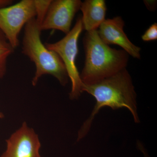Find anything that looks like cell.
Masks as SVG:
<instances>
[{
	"instance_id": "obj_16",
	"label": "cell",
	"mask_w": 157,
	"mask_h": 157,
	"mask_svg": "<svg viewBox=\"0 0 157 157\" xmlns=\"http://www.w3.org/2000/svg\"><path fill=\"white\" fill-rule=\"evenodd\" d=\"M138 147H139V148L141 150V151L143 152L144 154V156L145 157H148L147 156V155L146 152L144 151V148L143 146H142V145H141V144L140 143H139V142L138 144Z\"/></svg>"
},
{
	"instance_id": "obj_1",
	"label": "cell",
	"mask_w": 157,
	"mask_h": 157,
	"mask_svg": "<svg viewBox=\"0 0 157 157\" xmlns=\"http://www.w3.org/2000/svg\"><path fill=\"white\" fill-rule=\"evenodd\" d=\"M82 91L94 97L96 104L89 117L84 122L78 133V140L89 132L95 116L101 108L108 107L116 110L128 109L136 123L140 122L137 113L136 94L132 77L126 68L115 75L91 85H83Z\"/></svg>"
},
{
	"instance_id": "obj_8",
	"label": "cell",
	"mask_w": 157,
	"mask_h": 157,
	"mask_svg": "<svg viewBox=\"0 0 157 157\" xmlns=\"http://www.w3.org/2000/svg\"><path fill=\"white\" fill-rule=\"evenodd\" d=\"M124 22L120 16L105 19L98 30L101 40L107 45H119L129 55L140 59L141 48L129 40L124 31Z\"/></svg>"
},
{
	"instance_id": "obj_17",
	"label": "cell",
	"mask_w": 157,
	"mask_h": 157,
	"mask_svg": "<svg viewBox=\"0 0 157 157\" xmlns=\"http://www.w3.org/2000/svg\"><path fill=\"white\" fill-rule=\"evenodd\" d=\"M4 117V114L0 112V119L3 118Z\"/></svg>"
},
{
	"instance_id": "obj_10",
	"label": "cell",
	"mask_w": 157,
	"mask_h": 157,
	"mask_svg": "<svg viewBox=\"0 0 157 157\" xmlns=\"http://www.w3.org/2000/svg\"><path fill=\"white\" fill-rule=\"evenodd\" d=\"M36 12V19L39 27L45 19L52 1L34 0Z\"/></svg>"
},
{
	"instance_id": "obj_12",
	"label": "cell",
	"mask_w": 157,
	"mask_h": 157,
	"mask_svg": "<svg viewBox=\"0 0 157 157\" xmlns=\"http://www.w3.org/2000/svg\"><path fill=\"white\" fill-rule=\"evenodd\" d=\"M142 40L145 42L154 41L157 39V24L155 23L149 28L141 36Z\"/></svg>"
},
{
	"instance_id": "obj_11",
	"label": "cell",
	"mask_w": 157,
	"mask_h": 157,
	"mask_svg": "<svg viewBox=\"0 0 157 157\" xmlns=\"http://www.w3.org/2000/svg\"><path fill=\"white\" fill-rule=\"evenodd\" d=\"M13 50L12 48H0V79L6 74L7 59Z\"/></svg>"
},
{
	"instance_id": "obj_7",
	"label": "cell",
	"mask_w": 157,
	"mask_h": 157,
	"mask_svg": "<svg viewBox=\"0 0 157 157\" xmlns=\"http://www.w3.org/2000/svg\"><path fill=\"white\" fill-rule=\"evenodd\" d=\"M38 135L25 122L6 140V151L0 157H41Z\"/></svg>"
},
{
	"instance_id": "obj_9",
	"label": "cell",
	"mask_w": 157,
	"mask_h": 157,
	"mask_svg": "<svg viewBox=\"0 0 157 157\" xmlns=\"http://www.w3.org/2000/svg\"><path fill=\"white\" fill-rule=\"evenodd\" d=\"M80 10L83 29L86 32L98 30L105 19L107 6L104 0H86L82 2Z\"/></svg>"
},
{
	"instance_id": "obj_14",
	"label": "cell",
	"mask_w": 157,
	"mask_h": 157,
	"mask_svg": "<svg viewBox=\"0 0 157 157\" xmlns=\"http://www.w3.org/2000/svg\"><path fill=\"white\" fill-rule=\"evenodd\" d=\"M145 6L147 9L151 11H154L156 9V1H150V0H145L144 1Z\"/></svg>"
},
{
	"instance_id": "obj_5",
	"label": "cell",
	"mask_w": 157,
	"mask_h": 157,
	"mask_svg": "<svg viewBox=\"0 0 157 157\" xmlns=\"http://www.w3.org/2000/svg\"><path fill=\"white\" fill-rule=\"evenodd\" d=\"M36 16L34 0H22L0 9V31L13 49L19 45L18 36L23 27Z\"/></svg>"
},
{
	"instance_id": "obj_15",
	"label": "cell",
	"mask_w": 157,
	"mask_h": 157,
	"mask_svg": "<svg viewBox=\"0 0 157 157\" xmlns=\"http://www.w3.org/2000/svg\"><path fill=\"white\" fill-rule=\"evenodd\" d=\"M12 1L9 0H0V9L8 7L11 4H12Z\"/></svg>"
},
{
	"instance_id": "obj_13",
	"label": "cell",
	"mask_w": 157,
	"mask_h": 157,
	"mask_svg": "<svg viewBox=\"0 0 157 157\" xmlns=\"http://www.w3.org/2000/svg\"><path fill=\"white\" fill-rule=\"evenodd\" d=\"M4 34L0 31V48H12Z\"/></svg>"
},
{
	"instance_id": "obj_2",
	"label": "cell",
	"mask_w": 157,
	"mask_h": 157,
	"mask_svg": "<svg viewBox=\"0 0 157 157\" xmlns=\"http://www.w3.org/2000/svg\"><path fill=\"white\" fill-rule=\"evenodd\" d=\"M83 43L85 61L80 74L83 84L97 83L126 68L129 55L123 49L111 48L105 44L98 30L86 32Z\"/></svg>"
},
{
	"instance_id": "obj_3",
	"label": "cell",
	"mask_w": 157,
	"mask_h": 157,
	"mask_svg": "<svg viewBox=\"0 0 157 157\" xmlns=\"http://www.w3.org/2000/svg\"><path fill=\"white\" fill-rule=\"evenodd\" d=\"M41 32L36 18L31 19L25 25L22 53L29 58L36 66V73L32 84L35 86L41 76L49 74L64 86L69 79L65 65L57 54L48 50L42 43L40 37Z\"/></svg>"
},
{
	"instance_id": "obj_6",
	"label": "cell",
	"mask_w": 157,
	"mask_h": 157,
	"mask_svg": "<svg viewBox=\"0 0 157 157\" xmlns=\"http://www.w3.org/2000/svg\"><path fill=\"white\" fill-rule=\"evenodd\" d=\"M81 3L79 0L52 1L40 30L56 29L67 35L71 30L72 21Z\"/></svg>"
},
{
	"instance_id": "obj_4",
	"label": "cell",
	"mask_w": 157,
	"mask_h": 157,
	"mask_svg": "<svg viewBox=\"0 0 157 157\" xmlns=\"http://www.w3.org/2000/svg\"><path fill=\"white\" fill-rule=\"evenodd\" d=\"M83 30L81 17H79L73 28L63 38L55 43L45 44L48 50L58 55L65 65L72 83L70 94L71 100L78 99L82 92L83 84L76 67V60L78 53V39Z\"/></svg>"
}]
</instances>
